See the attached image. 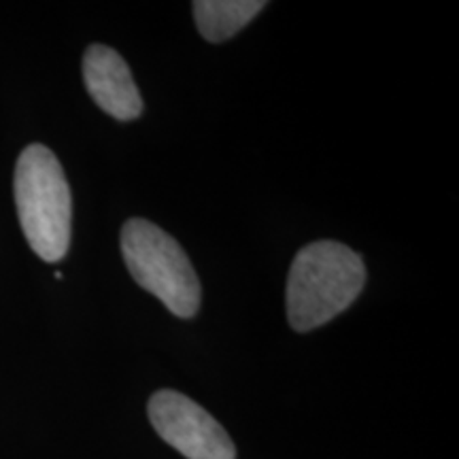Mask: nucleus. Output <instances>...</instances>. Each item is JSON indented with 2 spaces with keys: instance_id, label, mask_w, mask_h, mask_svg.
Returning a JSON list of instances; mask_svg holds the SVG:
<instances>
[{
  "instance_id": "obj_1",
  "label": "nucleus",
  "mask_w": 459,
  "mask_h": 459,
  "mask_svg": "<svg viewBox=\"0 0 459 459\" xmlns=\"http://www.w3.org/2000/svg\"><path fill=\"white\" fill-rule=\"evenodd\" d=\"M366 285V264L358 251L336 240L302 247L287 277V319L296 332L328 324L358 300Z\"/></svg>"
},
{
  "instance_id": "obj_2",
  "label": "nucleus",
  "mask_w": 459,
  "mask_h": 459,
  "mask_svg": "<svg viewBox=\"0 0 459 459\" xmlns=\"http://www.w3.org/2000/svg\"><path fill=\"white\" fill-rule=\"evenodd\" d=\"M17 217L32 251L60 262L71 245L73 196L62 164L45 145H28L15 164Z\"/></svg>"
},
{
  "instance_id": "obj_3",
  "label": "nucleus",
  "mask_w": 459,
  "mask_h": 459,
  "mask_svg": "<svg viewBox=\"0 0 459 459\" xmlns=\"http://www.w3.org/2000/svg\"><path fill=\"white\" fill-rule=\"evenodd\" d=\"M122 255L132 279L181 319L196 317L203 287L183 247L156 223L132 217L122 228Z\"/></svg>"
},
{
  "instance_id": "obj_4",
  "label": "nucleus",
  "mask_w": 459,
  "mask_h": 459,
  "mask_svg": "<svg viewBox=\"0 0 459 459\" xmlns=\"http://www.w3.org/2000/svg\"><path fill=\"white\" fill-rule=\"evenodd\" d=\"M160 438L187 459H237L230 434L203 406L175 389H162L147 404Z\"/></svg>"
},
{
  "instance_id": "obj_5",
  "label": "nucleus",
  "mask_w": 459,
  "mask_h": 459,
  "mask_svg": "<svg viewBox=\"0 0 459 459\" xmlns=\"http://www.w3.org/2000/svg\"><path fill=\"white\" fill-rule=\"evenodd\" d=\"M83 82L91 100L119 122L143 115V99L130 66L107 45H90L83 56Z\"/></svg>"
},
{
  "instance_id": "obj_6",
  "label": "nucleus",
  "mask_w": 459,
  "mask_h": 459,
  "mask_svg": "<svg viewBox=\"0 0 459 459\" xmlns=\"http://www.w3.org/2000/svg\"><path fill=\"white\" fill-rule=\"evenodd\" d=\"M262 0H198L192 4L194 20L206 41L223 43L238 34L262 13Z\"/></svg>"
}]
</instances>
